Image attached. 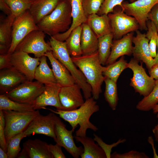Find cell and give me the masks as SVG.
I'll return each mask as SVG.
<instances>
[{
  "mask_svg": "<svg viewBox=\"0 0 158 158\" xmlns=\"http://www.w3.org/2000/svg\"><path fill=\"white\" fill-rule=\"evenodd\" d=\"M71 58L91 86L92 97L98 99L102 92V86L104 79L103 73L107 68L101 63L98 51L91 54Z\"/></svg>",
  "mask_w": 158,
  "mask_h": 158,
  "instance_id": "obj_2",
  "label": "cell"
},
{
  "mask_svg": "<svg viewBox=\"0 0 158 158\" xmlns=\"http://www.w3.org/2000/svg\"><path fill=\"white\" fill-rule=\"evenodd\" d=\"M153 112L156 114V117L158 118V104L156 105L152 109Z\"/></svg>",
  "mask_w": 158,
  "mask_h": 158,
  "instance_id": "obj_53",
  "label": "cell"
},
{
  "mask_svg": "<svg viewBox=\"0 0 158 158\" xmlns=\"http://www.w3.org/2000/svg\"><path fill=\"white\" fill-rule=\"evenodd\" d=\"M87 23L98 38L112 33L108 15H99L97 14L90 15L87 17Z\"/></svg>",
  "mask_w": 158,
  "mask_h": 158,
  "instance_id": "obj_25",
  "label": "cell"
},
{
  "mask_svg": "<svg viewBox=\"0 0 158 158\" xmlns=\"http://www.w3.org/2000/svg\"><path fill=\"white\" fill-rule=\"evenodd\" d=\"M124 0H104L98 14L99 15H108L113 11L115 7L120 6L122 8V3Z\"/></svg>",
  "mask_w": 158,
  "mask_h": 158,
  "instance_id": "obj_38",
  "label": "cell"
},
{
  "mask_svg": "<svg viewBox=\"0 0 158 158\" xmlns=\"http://www.w3.org/2000/svg\"><path fill=\"white\" fill-rule=\"evenodd\" d=\"M44 85V91L32 104L34 109H46L45 107L52 106L56 109L62 110L59 96L61 86L57 83Z\"/></svg>",
  "mask_w": 158,
  "mask_h": 158,
  "instance_id": "obj_17",
  "label": "cell"
},
{
  "mask_svg": "<svg viewBox=\"0 0 158 158\" xmlns=\"http://www.w3.org/2000/svg\"><path fill=\"white\" fill-rule=\"evenodd\" d=\"M145 152H139L134 150L121 154L114 152L111 154L112 158H149Z\"/></svg>",
  "mask_w": 158,
  "mask_h": 158,
  "instance_id": "obj_40",
  "label": "cell"
},
{
  "mask_svg": "<svg viewBox=\"0 0 158 158\" xmlns=\"http://www.w3.org/2000/svg\"><path fill=\"white\" fill-rule=\"evenodd\" d=\"M11 66L23 74L29 81L35 79L36 69L40 63V58H33L23 51H15L10 55Z\"/></svg>",
  "mask_w": 158,
  "mask_h": 158,
  "instance_id": "obj_14",
  "label": "cell"
},
{
  "mask_svg": "<svg viewBox=\"0 0 158 158\" xmlns=\"http://www.w3.org/2000/svg\"><path fill=\"white\" fill-rule=\"evenodd\" d=\"M16 17L12 14L7 16L0 24V53H8L12 37V25Z\"/></svg>",
  "mask_w": 158,
  "mask_h": 158,
  "instance_id": "obj_26",
  "label": "cell"
},
{
  "mask_svg": "<svg viewBox=\"0 0 158 158\" xmlns=\"http://www.w3.org/2000/svg\"><path fill=\"white\" fill-rule=\"evenodd\" d=\"M27 80L23 74L12 66L0 70L1 94H6Z\"/></svg>",
  "mask_w": 158,
  "mask_h": 158,
  "instance_id": "obj_18",
  "label": "cell"
},
{
  "mask_svg": "<svg viewBox=\"0 0 158 158\" xmlns=\"http://www.w3.org/2000/svg\"><path fill=\"white\" fill-rule=\"evenodd\" d=\"M29 158H54L50 152L49 145L38 139H28L23 144Z\"/></svg>",
  "mask_w": 158,
  "mask_h": 158,
  "instance_id": "obj_23",
  "label": "cell"
},
{
  "mask_svg": "<svg viewBox=\"0 0 158 158\" xmlns=\"http://www.w3.org/2000/svg\"><path fill=\"white\" fill-rule=\"evenodd\" d=\"M0 110H10L20 112L32 111H35L31 104L23 103L13 101L6 94L0 95Z\"/></svg>",
  "mask_w": 158,
  "mask_h": 158,
  "instance_id": "obj_30",
  "label": "cell"
},
{
  "mask_svg": "<svg viewBox=\"0 0 158 158\" xmlns=\"http://www.w3.org/2000/svg\"><path fill=\"white\" fill-rule=\"evenodd\" d=\"M158 104V80H155V86L151 93L147 97L139 101L136 108L142 111H148L152 110Z\"/></svg>",
  "mask_w": 158,
  "mask_h": 158,
  "instance_id": "obj_34",
  "label": "cell"
},
{
  "mask_svg": "<svg viewBox=\"0 0 158 158\" xmlns=\"http://www.w3.org/2000/svg\"><path fill=\"white\" fill-rule=\"evenodd\" d=\"M149 72L150 77L155 80H158V65H154Z\"/></svg>",
  "mask_w": 158,
  "mask_h": 158,
  "instance_id": "obj_47",
  "label": "cell"
},
{
  "mask_svg": "<svg viewBox=\"0 0 158 158\" xmlns=\"http://www.w3.org/2000/svg\"><path fill=\"white\" fill-rule=\"evenodd\" d=\"M72 23L70 4L68 0H62L50 14L37 25L39 30L53 36L67 31Z\"/></svg>",
  "mask_w": 158,
  "mask_h": 158,
  "instance_id": "obj_3",
  "label": "cell"
},
{
  "mask_svg": "<svg viewBox=\"0 0 158 158\" xmlns=\"http://www.w3.org/2000/svg\"><path fill=\"white\" fill-rule=\"evenodd\" d=\"M113 35L110 33L98 38V49L100 62L102 65L106 64L110 54Z\"/></svg>",
  "mask_w": 158,
  "mask_h": 158,
  "instance_id": "obj_31",
  "label": "cell"
},
{
  "mask_svg": "<svg viewBox=\"0 0 158 158\" xmlns=\"http://www.w3.org/2000/svg\"><path fill=\"white\" fill-rule=\"evenodd\" d=\"M105 84L104 95L106 101L112 110H115L117 106L118 97L117 83L104 77Z\"/></svg>",
  "mask_w": 158,
  "mask_h": 158,
  "instance_id": "obj_32",
  "label": "cell"
},
{
  "mask_svg": "<svg viewBox=\"0 0 158 158\" xmlns=\"http://www.w3.org/2000/svg\"><path fill=\"white\" fill-rule=\"evenodd\" d=\"M44 89V84L37 80H27L5 94L15 101L32 104Z\"/></svg>",
  "mask_w": 158,
  "mask_h": 158,
  "instance_id": "obj_9",
  "label": "cell"
},
{
  "mask_svg": "<svg viewBox=\"0 0 158 158\" xmlns=\"http://www.w3.org/2000/svg\"><path fill=\"white\" fill-rule=\"evenodd\" d=\"M80 87L77 83L61 87L59 93L61 110L71 111L76 109L85 102Z\"/></svg>",
  "mask_w": 158,
  "mask_h": 158,
  "instance_id": "obj_16",
  "label": "cell"
},
{
  "mask_svg": "<svg viewBox=\"0 0 158 158\" xmlns=\"http://www.w3.org/2000/svg\"><path fill=\"white\" fill-rule=\"evenodd\" d=\"M80 45L82 55L93 54L98 49V38L86 22L82 24Z\"/></svg>",
  "mask_w": 158,
  "mask_h": 158,
  "instance_id": "obj_24",
  "label": "cell"
},
{
  "mask_svg": "<svg viewBox=\"0 0 158 158\" xmlns=\"http://www.w3.org/2000/svg\"><path fill=\"white\" fill-rule=\"evenodd\" d=\"M9 7L11 13L16 17L30 8L31 2L23 0H4Z\"/></svg>",
  "mask_w": 158,
  "mask_h": 158,
  "instance_id": "obj_36",
  "label": "cell"
},
{
  "mask_svg": "<svg viewBox=\"0 0 158 158\" xmlns=\"http://www.w3.org/2000/svg\"><path fill=\"white\" fill-rule=\"evenodd\" d=\"M4 132L6 143L12 137L23 132L32 121L40 113L38 110L20 112L3 110Z\"/></svg>",
  "mask_w": 158,
  "mask_h": 158,
  "instance_id": "obj_4",
  "label": "cell"
},
{
  "mask_svg": "<svg viewBox=\"0 0 158 158\" xmlns=\"http://www.w3.org/2000/svg\"><path fill=\"white\" fill-rule=\"evenodd\" d=\"M104 0H82V5L87 17L93 14H98Z\"/></svg>",
  "mask_w": 158,
  "mask_h": 158,
  "instance_id": "obj_37",
  "label": "cell"
},
{
  "mask_svg": "<svg viewBox=\"0 0 158 158\" xmlns=\"http://www.w3.org/2000/svg\"><path fill=\"white\" fill-rule=\"evenodd\" d=\"M147 141L152 146L153 153V158H158V155L156 153V149L154 147V141L152 137L151 136H149L148 138Z\"/></svg>",
  "mask_w": 158,
  "mask_h": 158,
  "instance_id": "obj_48",
  "label": "cell"
},
{
  "mask_svg": "<svg viewBox=\"0 0 158 158\" xmlns=\"http://www.w3.org/2000/svg\"><path fill=\"white\" fill-rule=\"evenodd\" d=\"M133 35V32H130L121 39L113 40L110 54L106 64L108 65L115 62L122 56H130L132 54Z\"/></svg>",
  "mask_w": 158,
  "mask_h": 158,
  "instance_id": "obj_20",
  "label": "cell"
},
{
  "mask_svg": "<svg viewBox=\"0 0 158 158\" xmlns=\"http://www.w3.org/2000/svg\"><path fill=\"white\" fill-rule=\"evenodd\" d=\"M128 63L125 59L124 56H121L119 60L108 65L106 70L103 73L104 77L117 83L122 72L128 68Z\"/></svg>",
  "mask_w": 158,
  "mask_h": 158,
  "instance_id": "obj_33",
  "label": "cell"
},
{
  "mask_svg": "<svg viewBox=\"0 0 158 158\" xmlns=\"http://www.w3.org/2000/svg\"><path fill=\"white\" fill-rule=\"evenodd\" d=\"M130 3H132L133 2L135 1H136L137 0H129Z\"/></svg>",
  "mask_w": 158,
  "mask_h": 158,
  "instance_id": "obj_55",
  "label": "cell"
},
{
  "mask_svg": "<svg viewBox=\"0 0 158 158\" xmlns=\"http://www.w3.org/2000/svg\"><path fill=\"white\" fill-rule=\"evenodd\" d=\"M71 7L72 23L69 29L66 32L52 36L58 40L65 41L72 31L78 26L87 22V17L84 10L82 0H68Z\"/></svg>",
  "mask_w": 158,
  "mask_h": 158,
  "instance_id": "obj_19",
  "label": "cell"
},
{
  "mask_svg": "<svg viewBox=\"0 0 158 158\" xmlns=\"http://www.w3.org/2000/svg\"><path fill=\"white\" fill-rule=\"evenodd\" d=\"M148 19L154 24L158 35V4H156L152 8L148 14Z\"/></svg>",
  "mask_w": 158,
  "mask_h": 158,
  "instance_id": "obj_44",
  "label": "cell"
},
{
  "mask_svg": "<svg viewBox=\"0 0 158 158\" xmlns=\"http://www.w3.org/2000/svg\"><path fill=\"white\" fill-rule=\"evenodd\" d=\"M136 32V35L133 36L132 40L134 44L132 53L133 58L139 62L144 63L149 71L154 64V59L151 55L149 40L146 37V34L138 30Z\"/></svg>",
  "mask_w": 158,
  "mask_h": 158,
  "instance_id": "obj_15",
  "label": "cell"
},
{
  "mask_svg": "<svg viewBox=\"0 0 158 158\" xmlns=\"http://www.w3.org/2000/svg\"><path fill=\"white\" fill-rule=\"evenodd\" d=\"M46 109L59 115L61 118L68 122L74 131L78 125H79V129L75 132L76 136H86V131L88 129L95 132L98 130V128L90 121L93 114L99 110V106L92 97L85 99L83 104L74 110L66 111Z\"/></svg>",
  "mask_w": 158,
  "mask_h": 158,
  "instance_id": "obj_1",
  "label": "cell"
},
{
  "mask_svg": "<svg viewBox=\"0 0 158 158\" xmlns=\"http://www.w3.org/2000/svg\"><path fill=\"white\" fill-rule=\"evenodd\" d=\"M94 140L97 142L98 145L104 150L106 154L107 158H111V153L112 148L117 146L120 143H124L126 141V139L121 138L116 142L111 145H108L104 142L101 138L95 134H94Z\"/></svg>",
  "mask_w": 158,
  "mask_h": 158,
  "instance_id": "obj_39",
  "label": "cell"
},
{
  "mask_svg": "<svg viewBox=\"0 0 158 158\" xmlns=\"http://www.w3.org/2000/svg\"><path fill=\"white\" fill-rule=\"evenodd\" d=\"M49 147L50 151L54 158H66L62 150V146L56 143L55 145L49 144Z\"/></svg>",
  "mask_w": 158,
  "mask_h": 158,
  "instance_id": "obj_43",
  "label": "cell"
},
{
  "mask_svg": "<svg viewBox=\"0 0 158 158\" xmlns=\"http://www.w3.org/2000/svg\"><path fill=\"white\" fill-rule=\"evenodd\" d=\"M17 158H29V156L27 151L23 148L21 151L19 153Z\"/></svg>",
  "mask_w": 158,
  "mask_h": 158,
  "instance_id": "obj_49",
  "label": "cell"
},
{
  "mask_svg": "<svg viewBox=\"0 0 158 158\" xmlns=\"http://www.w3.org/2000/svg\"><path fill=\"white\" fill-rule=\"evenodd\" d=\"M0 9L7 16L12 14L9 7L4 0H0Z\"/></svg>",
  "mask_w": 158,
  "mask_h": 158,
  "instance_id": "obj_46",
  "label": "cell"
},
{
  "mask_svg": "<svg viewBox=\"0 0 158 158\" xmlns=\"http://www.w3.org/2000/svg\"><path fill=\"white\" fill-rule=\"evenodd\" d=\"M157 47L158 49L156 57L154 59V64L155 65H158V36L157 37Z\"/></svg>",
  "mask_w": 158,
  "mask_h": 158,
  "instance_id": "obj_52",
  "label": "cell"
},
{
  "mask_svg": "<svg viewBox=\"0 0 158 158\" xmlns=\"http://www.w3.org/2000/svg\"><path fill=\"white\" fill-rule=\"evenodd\" d=\"M10 55L8 54H0V70L12 67L10 61Z\"/></svg>",
  "mask_w": 158,
  "mask_h": 158,
  "instance_id": "obj_45",
  "label": "cell"
},
{
  "mask_svg": "<svg viewBox=\"0 0 158 158\" xmlns=\"http://www.w3.org/2000/svg\"><path fill=\"white\" fill-rule=\"evenodd\" d=\"M158 4V0H137L129 3H122V11L128 15L132 16L138 21L141 30H147L146 23L148 14L152 8Z\"/></svg>",
  "mask_w": 158,
  "mask_h": 158,
  "instance_id": "obj_10",
  "label": "cell"
},
{
  "mask_svg": "<svg viewBox=\"0 0 158 158\" xmlns=\"http://www.w3.org/2000/svg\"><path fill=\"white\" fill-rule=\"evenodd\" d=\"M82 30L81 25L73 30L65 41L71 57H78L82 55L80 45Z\"/></svg>",
  "mask_w": 158,
  "mask_h": 158,
  "instance_id": "obj_29",
  "label": "cell"
},
{
  "mask_svg": "<svg viewBox=\"0 0 158 158\" xmlns=\"http://www.w3.org/2000/svg\"><path fill=\"white\" fill-rule=\"evenodd\" d=\"M62 0H33L28 10L37 24L44 17L50 14Z\"/></svg>",
  "mask_w": 158,
  "mask_h": 158,
  "instance_id": "obj_22",
  "label": "cell"
},
{
  "mask_svg": "<svg viewBox=\"0 0 158 158\" xmlns=\"http://www.w3.org/2000/svg\"><path fill=\"white\" fill-rule=\"evenodd\" d=\"M44 55L48 58L57 83L61 87L70 86L76 83L67 68L54 57L52 51L47 52Z\"/></svg>",
  "mask_w": 158,
  "mask_h": 158,
  "instance_id": "obj_21",
  "label": "cell"
},
{
  "mask_svg": "<svg viewBox=\"0 0 158 158\" xmlns=\"http://www.w3.org/2000/svg\"><path fill=\"white\" fill-rule=\"evenodd\" d=\"M139 62L133 58L128 63V68L131 69L133 73L130 79V85L133 87L136 92H138L144 97L148 96L152 92L155 86V80L147 74L142 66L143 63Z\"/></svg>",
  "mask_w": 158,
  "mask_h": 158,
  "instance_id": "obj_6",
  "label": "cell"
},
{
  "mask_svg": "<svg viewBox=\"0 0 158 158\" xmlns=\"http://www.w3.org/2000/svg\"><path fill=\"white\" fill-rule=\"evenodd\" d=\"M23 0L29 2H31L33 0Z\"/></svg>",
  "mask_w": 158,
  "mask_h": 158,
  "instance_id": "obj_54",
  "label": "cell"
},
{
  "mask_svg": "<svg viewBox=\"0 0 158 158\" xmlns=\"http://www.w3.org/2000/svg\"><path fill=\"white\" fill-rule=\"evenodd\" d=\"M156 141L158 142V123L152 130Z\"/></svg>",
  "mask_w": 158,
  "mask_h": 158,
  "instance_id": "obj_50",
  "label": "cell"
},
{
  "mask_svg": "<svg viewBox=\"0 0 158 158\" xmlns=\"http://www.w3.org/2000/svg\"><path fill=\"white\" fill-rule=\"evenodd\" d=\"M47 57L44 55L40 58V63L36 69L35 79L44 85L56 83L52 70L47 63Z\"/></svg>",
  "mask_w": 158,
  "mask_h": 158,
  "instance_id": "obj_28",
  "label": "cell"
},
{
  "mask_svg": "<svg viewBox=\"0 0 158 158\" xmlns=\"http://www.w3.org/2000/svg\"><path fill=\"white\" fill-rule=\"evenodd\" d=\"M158 36L156 28L154 30L150 39L149 47L152 57L154 58L157 55V37Z\"/></svg>",
  "mask_w": 158,
  "mask_h": 158,
  "instance_id": "obj_42",
  "label": "cell"
},
{
  "mask_svg": "<svg viewBox=\"0 0 158 158\" xmlns=\"http://www.w3.org/2000/svg\"><path fill=\"white\" fill-rule=\"evenodd\" d=\"M74 131L72 129L67 130L65 124L57 116L55 125V141L64 148L73 157L78 158L83 152L84 149L82 146L76 145L73 135Z\"/></svg>",
  "mask_w": 158,
  "mask_h": 158,
  "instance_id": "obj_12",
  "label": "cell"
},
{
  "mask_svg": "<svg viewBox=\"0 0 158 158\" xmlns=\"http://www.w3.org/2000/svg\"><path fill=\"white\" fill-rule=\"evenodd\" d=\"M108 16L114 40L121 39L127 34L139 29V25L136 19L126 13L120 6L115 7L113 11L108 14Z\"/></svg>",
  "mask_w": 158,
  "mask_h": 158,
  "instance_id": "obj_5",
  "label": "cell"
},
{
  "mask_svg": "<svg viewBox=\"0 0 158 158\" xmlns=\"http://www.w3.org/2000/svg\"><path fill=\"white\" fill-rule=\"evenodd\" d=\"M39 30L28 10L16 17L12 25V41L8 53L11 54L19 43L29 33Z\"/></svg>",
  "mask_w": 158,
  "mask_h": 158,
  "instance_id": "obj_8",
  "label": "cell"
},
{
  "mask_svg": "<svg viewBox=\"0 0 158 158\" xmlns=\"http://www.w3.org/2000/svg\"><path fill=\"white\" fill-rule=\"evenodd\" d=\"M25 137L22 132L12 137L7 142L6 153L8 158H17L21 150L20 141Z\"/></svg>",
  "mask_w": 158,
  "mask_h": 158,
  "instance_id": "obj_35",
  "label": "cell"
},
{
  "mask_svg": "<svg viewBox=\"0 0 158 158\" xmlns=\"http://www.w3.org/2000/svg\"><path fill=\"white\" fill-rule=\"evenodd\" d=\"M45 34L40 30L32 31L19 43L15 51L32 54L35 58H40L44 55L47 52L52 51L49 44L44 40Z\"/></svg>",
  "mask_w": 158,
  "mask_h": 158,
  "instance_id": "obj_7",
  "label": "cell"
},
{
  "mask_svg": "<svg viewBox=\"0 0 158 158\" xmlns=\"http://www.w3.org/2000/svg\"><path fill=\"white\" fill-rule=\"evenodd\" d=\"M8 156L6 152L1 147H0V158H8Z\"/></svg>",
  "mask_w": 158,
  "mask_h": 158,
  "instance_id": "obj_51",
  "label": "cell"
},
{
  "mask_svg": "<svg viewBox=\"0 0 158 158\" xmlns=\"http://www.w3.org/2000/svg\"><path fill=\"white\" fill-rule=\"evenodd\" d=\"M5 126V119L3 111L0 110V146L7 152V143L4 132Z\"/></svg>",
  "mask_w": 158,
  "mask_h": 158,
  "instance_id": "obj_41",
  "label": "cell"
},
{
  "mask_svg": "<svg viewBox=\"0 0 158 158\" xmlns=\"http://www.w3.org/2000/svg\"><path fill=\"white\" fill-rule=\"evenodd\" d=\"M55 58L63 64L69 71L74 78L76 83L80 87L84 98L86 99L91 97L92 89L81 71L78 69L73 61L68 50H60L56 54Z\"/></svg>",
  "mask_w": 158,
  "mask_h": 158,
  "instance_id": "obj_13",
  "label": "cell"
},
{
  "mask_svg": "<svg viewBox=\"0 0 158 158\" xmlns=\"http://www.w3.org/2000/svg\"><path fill=\"white\" fill-rule=\"evenodd\" d=\"M75 138L83 146V152L80 156L81 158H107L104 150L98 144L95 143L94 139L86 136H75Z\"/></svg>",
  "mask_w": 158,
  "mask_h": 158,
  "instance_id": "obj_27",
  "label": "cell"
},
{
  "mask_svg": "<svg viewBox=\"0 0 158 158\" xmlns=\"http://www.w3.org/2000/svg\"><path fill=\"white\" fill-rule=\"evenodd\" d=\"M52 112L46 116L40 114L30 123L23 132L25 137L41 134L56 140L55 125L57 116Z\"/></svg>",
  "mask_w": 158,
  "mask_h": 158,
  "instance_id": "obj_11",
  "label": "cell"
}]
</instances>
